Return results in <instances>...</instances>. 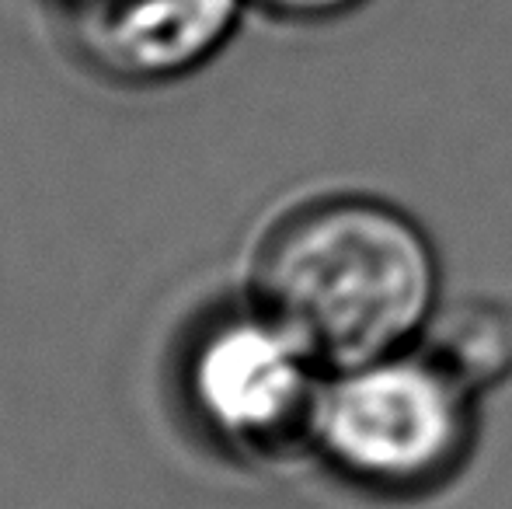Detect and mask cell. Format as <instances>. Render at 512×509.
<instances>
[{
	"instance_id": "8992f818",
	"label": "cell",
	"mask_w": 512,
	"mask_h": 509,
	"mask_svg": "<svg viewBox=\"0 0 512 509\" xmlns=\"http://www.w3.org/2000/svg\"><path fill=\"white\" fill-rule=\"evenodd\" d=\"M262 7L265 14H276L283 21H331L363 7L366 0H248Z\"/></svg>"
},
{
	"instance_id": "277c9868",
	"label": "cell",
	"mask_w": 512,
	"mask_h": 509,
	"mask_svg": "<svg viewBox=\"0 0 512 509\" xmlns=\"http://www.w3.org/2000/svg\"><path fill=\"white\" fill-rule=\"evenodd\" d=\"M248 0H56L70 42L95 70L157 84L203 67Z\"/></svg>"
},
{
	"instance_id": "6da1fadb",
	"label": "cell",
	"mask_w": 512,
	"mask_h": 509,
	"mask_svg": "<svg viewBox=\"0 0 512 509\" xmlns=\"http://www.w3.org/2000/svg\"><path fill=\"white\" fill-rule=\"evenodd\" d=\"M255 307L324 370L418 346L439 307V255L425 227L377 196H324L262 238Z\"/></svg>"
},
{
	"instance_id": "7a4b0ae2",
	"label": "cell",
	"mask_w": 512,
	"mask_h": 509,
	"mask_svg": "<svg viewBox=\"0 0 512 509\" xmlns=\"http://www.w3.org/2000/svg\"><path fill=\"white\" fill-rule=\"evenodd\" d=\"M478 394L422 346L328 370L310 450L338 482L380 499L443 489L467 464Z\"/></svg>"
},
{
	"instance_id": "5b68a950",
	"label": "cell",
	"mask_w": 512,
	"mask_h": 509,
	"mask_svg": "<svg viewBox=\"0 0 512 509\" xmlns=\"http://www.w3.org/2000/svg\"><path fill=\"white\" fill-rule=\"evenodd\" d=\"M418 346L481 394L512 377V307L481 297L439 304Z\"/></svg>"
},
{
	"instance_id": "3957f363",
	"label": "cell",
	"mask_w": 512,
	"mask_h": 509,
	"mask_svg": "<svg viewBox=\"0 0 512 509\" xmlns=\"http://www.w3.org/2000/svg\"><path fill=\"white\" fill-rule=\"evenodd\" d=\"M328 370L279 321L251 304L196 342L189 394L213 436L241 454L276 457L310 447V422Z\"/></svg>"
}]
</instances>
